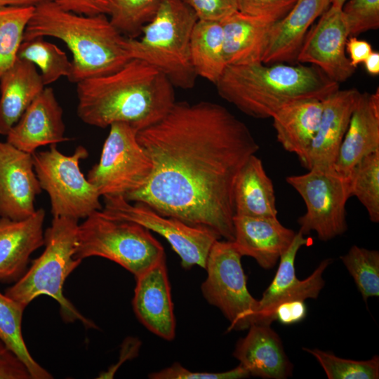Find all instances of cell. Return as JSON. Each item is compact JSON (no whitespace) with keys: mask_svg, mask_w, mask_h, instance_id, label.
<instances>
[{"mask_svg":"<svg viewBox=\"0 0 379 379\" xmlns=\"http://www.w3.org/2000/svg\"><path fill=\"white\" fill-rule=\"evenodd\" d=\"M45 211L29 218H0V282L16 281L25 272L31 254L44 245Z\"/></svg>","mask_w":379,"mask_h":379,"instance_id":"ffe728a7","label":"cell"},{"mask_svg":"<svg viewBox=\"0 0 379 379\" xmlns=\"http://www.w3.org/2000/svg\"><path fill=\"white\" fill-rule=\"evenodd\" d=\"M199 20L220 22L237 11L236 0H183Z\"/></svg>","mask_w":379,"mask_h":379,"instance_id":"f35d334b","label":"cell"},{"mask_svg":"<svg viewBox=\"0 0 379 379\" xmlns=\"http://www.w3.org/2000/svg\"><path fill=\"white\" fill-rule=\"evenodd\" d=\"M241 13L275 22L284 18L297 0H236Z\"/></svg>","mask_w":379,"mask_h":379,"instance_id":"8d00e7d4","label":"cell"},{"mask_svg":"<svg viewBox=\"0 0 379 379\" xmlns=\"http://www.w3.org/2000/svg\"><path fill=\"white\" fill-rule=\"evenodd\" d=\"M247 335L238 340L234 357L250 374L265 379H286L293 364L281 338L270 325L253 324Z\"/></svg>","mask_w":379,"mask_h":379,"instance_id":"44dd1931","label":"cell"},{"mask_svg":"<svg viewBox=\"0 0 379 379\" xmlns=\"http://www.w3.org/2000/svg\"><path fill=\"white\" fill-rule=\"evenodd\" d=\"M234 246L241 256L254 258L264 269L277 264L289 248L295 232L284 227L277 217H249L234 215Z\"/></svg>","mask_w":379,"mask_h":379,"instance_id":"d6986e66","label":"cell"},{"mask_svg":"<svg viewBox=\"0 0 379 379\" xmlns=\"http://www.w3.org/2000/svg\"><path fill=\"white\" fill-rule=\"evenodd\" d=\"M307 307L302 300H293L280 304L274 313V320L284 325H291L305 319Z\"/></svg>","mask_w":379,"mask_h":379,"instance_id":"b9f144b4","label":"cell"},{"mask_svg":"<svg viewBox=\"0 0 379 379\" xmlns=\"http://www.w3.org/2000/svg\"><path fill=\"white\" fill-rule=\"evenodd\" d=\"M350 197L366 208L369 219L379 222V149L366 157L352 168L350 175Z\"/></svg>","mask_w":379,"mask_h":379,"instance_id":"1f68e13d","label":"cell"},{"mask_svg":"<svg viewBox=\"0 0 379 379\" xmlns=\"http://www.w3.org/2000/svg\"><path fill=\"white\" fill-rule=\"evenodd\" d=\"M314 356L323 368L328 379H378L379 357L357 361L338 357L334 354L317 348L302 347Z\"/></svg>","mask_w":379,"mask_h":379,"instance_id":"e575fe53","label":"cell"},{"mask_svg":"<svg viewBox=\"0 0 379 379\" xmlns=\"http://www.w3.org/2000/svg\"><path fill=\"white\" fill-rule=\"evenodd\" d=\"M64 10L85 15H110L112 0H54Z\"/></svg>","mask_w":379,"mask_h":379,"instance_id":"ab89813d","label":"cell"},{"mask_svg":"<svg viewBox=\"0 0 379 379\" xmlns=\"http://www.w3.org/2000/svg\"><path fill=\"white\" fill-rule=\"evenodd\" d=\"M46 1L54 0H0V7L7 6H36Z\"/></svg>","mask_w":379,"mask_h":379,"instance_id":"f6af8a7d","label":"cell"},{"mask_svg":"<svg viewBox=\"0 0 379 379\" xmlns=\"http://www.w3.org/2000/svg\"><path fill=\"white\" fill-rule=\"evenodd\" d=\"M286 181L306 206L305 213L298 219L302 235L314 231L319 240L327 241L347 231L345 206L351 197L349 176L334 168H312L305 174L288 175Z\"/></svg>","mask_w":379,"mask_h":379,"instance_id":"30bf717a","label":"cell"},{"mask_svg":"<svg viewBox=\"0 0 379 379\" xmlns=\"http://www.w3.org/2000/svg\"><path fill=\"white\" fill-rule=\"evenodd\" d=\"M347 0H331V5L342 8Z\"/></svg>","mask_w":379,"mask_h":379,"instance_id":"bcb514c9","label":"cell"},{"mask_svg":"<svg viewBox=\"0 0 379 379\" xmlns=\"http://www.w3.org/2000/svg\"><path fill=\"white\" fill-rule=\"evenodd\" d=\"M137 139L153 170L143 187L124 197L233 241L234 182L260 148L248 126L218 103L175 102Z\"/></svg>","mask_w":379,"mask_h":379,"instance_id":"6da1fadb","label":"cell"},{"mask_svg":"<svg viewBox=\"0 0 379 379\" xmlns=\"http://www.w3.org/2000/svg\"><path fill=\"white\" fill-rule=\"evenodd\" d=\"M160 0H112L109 20L124 36L136 39L154 16Z\"/></svg>","mask_w":379,"mask_h":379,"instance_id":"836d02e7","label":"cell"},{"mask_svg":"<svg viewBox=\"0 0 379 379\" xmlns=\"http://www.w3.org/2000/svg\"><path fill=\"white\" fill-rule=\"evenodd\" d=\"M360 93L356 88L338 89L323 100L321 117L308 152L306 169L334 168Z\"/></svg>","mask_w":379,"mask_h":379,"instance_id":"ac0fdd59","label":"cell"},{"mask_svg":"<svg viewBox=\"0 0 379 379\" xmlns=\"http://www.w3.org/2000/svg\"><path fill=\"white\" fill-rule=\"evenodd\" d=\"M100 160L87 179L100 196H126L143 187L153 170L152 162L138 142V131L130 124L109 126Z\"/></svg>","mask_w":379,"mask_h":379,"instance_id":"8fae6325","label":"cell"},{"mask_svg":"<svg viewBox=\"0 0 379 379\" xmlns=\"http://www.w3.org/2000/svg\"><path fill=\"white\" fill-rule=\"evenodd\" d=\"M99 256L138 277L166 258L162 245L145 227L96 211L79 225L74 258Z\"/></svg>","mask_w":379,"mask_h":379,"instance_id":"52a82bcc","label":"cell"},{"mask_svg":"<svg viewBox=\"0 0 379 379\" xmlns=\"http://www.w3.org/2000/svg\"><path fill=\"white\" fill-rule=\"evenodd\" d=\"M232 241L216 240L207 257V277L201 291L230 321L229 331H241L255 323L258 300L249 293L241 258Z\"/></svg>","mask_w":379,"mask_h":379,"instance_id":"9c48e42d","label":"cell"},{"mask_svg":"<svg viewBox=\"0 0 379 379\" xmlns=\"http://www.w3.org/2000/svg\"><path fill=\"white\" fill-rule=\"evenodd\" d=\"M331 6V0H297L288 13L270 30L262 62L296 60L309 27Z\"/></svg>","mask_w":379,"mask_h":379,"instance_id":"603a6c76","label":"cell"},{"mask_svg":"<svg viewBox=\"0 0 379 379\" xmlns=\"http://www.w3.org/2000/svg\"><path fill=\"white\" fill-rule=\"evenodd\" d=\"M379 149V88L360 93L340 145L334 169L348 177L366 155Z\"/></svg>","mask_w":379,"mask_h":379,"instance_id":"7402d4cb","label":"cell"},{"mask_svg":"<svg viewBox=\"0 0 379 379\" xmlns=\"http://www.w3.org/2000/svg\"><path fill=\"white\" fill-rule=\"evenodd\" d=\"M220 22L227 65L262 62L269 34L274 22L238 11Z\"/></svg>","mask_w":379,"mask_h":379,"instance_id":"d4e9b609","label":"cell"},{"mask_svg":"<svg viewBox=\"0 0 379 379\" xmlns=\"http://www.w3.org/2000/svg\"><path fill=\"white\" fill-rule=\"evenodd\" d=\"M36 66L19 58L0 78V134L6 135L44 89Z\"/></svg>","mask_w":379,"mask_h":379,"instance_id":"484cf974","label":"cell"},{"mask_svg":"<svg viewBox=\"0 0 379 379\" xmlns=\"http://www.w3.org/2000/svg\"><path fill=\"white\" fill-rule=\"evenodd\" d=\"M77 94L79 118L102 128L124 122L139 131L161 120L175 102L169 79L137 58L112 74L78 82Z\"/></svg>","mask_w":379,"mask_h":379,"instance_id":"7a4b0ae2","label":"cell"},{"mask_svg":"<svg viewBox=\"0 0 379 379\" xmlns=\"http://www.w3.org/2000/svg\"><path fill=\"white\" fill-rule=\"evenodd\" d=\"M198 20L183 0H160L154 16L142 29V37H128L131 58L159 69L174 87L193 88L197 75L190 59V39Z\"/></svg>","mask_w":379,"mask_h":379,"instance_id":"5b68a950","label":"cell"},{"mask_svg":"<svg viewBox=\"0 0 379 379\" xmlns=\"http://www.w3.org/2000/svg\"><path fill=\"white\" fill-rule=\"evenodd\" d=\"M350 36L342 8L331 5L307 34L296 60L319 67L338 84L354 73L345 45Z\"/></svg>","mask_w":379,"mask_h":379,"instance_id":"4fadbf2b","label":"cell"},{"mask_svg":"<svg viewBox=\"0 0 379 379\" xmlns=\"http://www.w3.org/2000/svg\"><path fill=\"white\" fill-rule=\"evenodd\" d=\"M135 279L133 307L136 317L149 331L172 340L175 333V319L166 258Z\"/></svg>","mask_w":379,"mask_h":379,"instance_id":"e0dca14e","label":"cell"},{"mask_svg":"<svg viewBox=\"0 0 379 379\" xmlns=\"http://www.w3.org/2000/svg\"><path fill=\"white\" fill-rule=\"evenodd\" d=\"M62 114L54 91L45 87L8 131L6 141L33 154L40 147L69 140L65 136Z\"/></svg>","mask_w":379,"mask_h":379,"instance_id":"2e32d148","label":"cell"},{"mask_svg":"<svg viewBox=\"0 0 379 379\" xmlns=\"http://www.w3.org/2000/svg\"><path fill=\"white\" fill-rule=\"evenodd\" d=\"M88 157L87 149L81 145L66 155L56 144L32 154L34 171L41 190L49 196L53 217L79 220L102 209L100 194L79 167L80 161Z\"/></svg>","mask_w":379,"mask_h":379,"instance_id":"ba28073f","label":"cell"},{"mask_svg":"<svg viewBox=\"0 0 379 379\" xmlns=\"http://www.w3.org/2000/svg\"><path fill=\"white\" fill-rule=\"evenodd\" d=\"M249 376V373L240 364L227 371L207 373L189 371L178 363L149 375L153 379H239Z\"/></svg>","mask_w":379,"mask_h":379,"instance_id":"74e56055","label":"cell"},{"mask_svg":"<svg viewBox=\"0 0 379 379\" xmlns=\"http://www.w3.org/2000/svg\"><path fill=\"white\" fill-rule=\"evenodd\" d=\"M342 11L350 36L379 28V0H347Z\"/></svg>","mask_w":379,"mask_h":379,"instance_id":"d590c367","label":"cell"},{"mask_svg":"<svg viewBox=\"0 0 379 379\" xmlns=\"http://www.w3.org/2000/svg\"><path fill=\"white\" fill-rule=\"evenodd\" d=\"M0 379H32L26 366L1 340Z\"/></svg>","mask_w":379,"mask_h":379,"instance_id":"60d3db41","label":"cell"},{"mask_svg":"<svg viewBox=\"0 0 379 379\" xmlns=\"http://www.w3.org/2000/svg\"><path fill=\"white\" fill-rule=\"evenodd\" d=\"M233 202L234 215L277 217L273 182L255 154L248 158L236 178Z\"/></svg>","mask_w":379,"mask_h":379,"instance_id":"4316f807","label":"cell"},{"mask_svg":"<svg viewBox=\"0 0 379 379\" xmlns=\"http://www.w3.org/2000/svg\"><path fill=\"white\" fill-rule=\"evenodd\" d=\"M27 306L0 292V340L26 366L32 379H51L28 351L22 334V318Z\"/></svg>","mask_w":379,"mask_h":379,"instance_id":"f1b7e54d","label":"cell"},{"mask_svg":"<svg viewBox=\"0 0 379 379\" xmlns=\"http://www.w3.org/2000/svg\"><path fill=\"white\" fill-rule=\"evenodd\" d=\"M215 85L224 100L256 119L272 118L296 101L323 100L339 89V84L314 65L262 62L227 65Z\"/></svg>","mask_w":379,"mask_h":379,"instance_id":"277c9868","label":"cell"},{"mask_svg":"<svg viewBox=\"0 0 379 379\" xmlns=\"http://www.w3.org/2000/svg\"><path fill=\"white\" fill-rule=\"evenodd\" d=\"M366 71L373 76L379 74V53L372 51L364 62Z\"/></svg>","mask_w":379,"mask_h":379,"instance_id":"ee69618b","label":"cell"},{"mask_svg":"<svg viewBox=\"0 0 379 379\" xmlns=\"http://www.w3.org/2000/svg\"><path fill=\"white\" fill-rule=\"evenodd\" d=\"M18 58L37 66L45 86L51 84L62 77L67 79L72 73V61L66 53L54 44L36 37L23 41L19 48Z\"/></svg>","mask_w":379,"mask_h":379,"instance_id":"f546056e","label":"cell"},{"mask_svg":"<svg viewBox=\"0 0 379 379\" xmlns=\"http://www.w3.org/2000/svg\"><path fill=\"white\" fill-rule=\"evenodd\" d=\"M103 201L102 211L107 215L136 222L164 237L179 255L185 269L194 265L205 269L213 244L220 239L209 229L164 216L141 202L132 204L121 195L105 196Z\"/></svg>","mask_w":379,"mask_h":379,"instance_id":"7c38bea8","label":"cell"},{"mask_svg":"<svg viewBox=\"0 0 379 379\" xmlns=\"http://www.w3.org/2000/svg\"><path fill=\"white\" fill-rule=\"evenodd\" d=\"M78 220L65 217H53L44 232L45 249L32 261L31 267L5 291V295L27 306L41 295L55 299L60 313L66 322L81 321L86 328H96L84 317L63 295L67 277L81 260L74 258L77 243Z\"/></svg>","mask_w":379,"mask_h":379,"instance_id":"8992f818","label":"cell"},{"mask_svg":"<svg viewBox=\"0 0 379 379\" xmlns=\"http://www.w3.org/2000/svg\"><path fill=\"white\" fill-rule=\"evenodd\" d=\"M32 154L0 141V218L24 220L34 213L41 192Z\"/></svg>","mask_w":379,"mask_h":379,"instance_id":"9a60e30c","label":"cell"},{"mask_svg":"<svg viewBox=\"0 0 379 379\" xmlns=\"http://www.w3.org/2000/svg\"><path fill=\"white\" fill-rule=\"evenodd\" d=\"M52 36L62 41L72 53L69 81L105 76L132 59L128 37L121 34L106 15H85L64 10L53 1L35 6L23 41Z\"/></svg>","mask_w":379,"mask_h":379,"instance_id":"3957f363","label":"cell"},{"mask_svg":"<svg viewBox=\"0 0 379 379\" xmlns=\"http://www.w3.org/2000/svg\"><path fill=\"white\" fill-rule=\"evenodd\" d=\"M35 6L0 7V78L16 59Z\"/></svg>","mask_w":379,"mask_h":379,"instance_id":"4dcf8cb0","label":"cell"},{"mask_svg":"<svg viewBox=\"0 0 379 379\" xmlns=\"http://www.w3.org/2000/svg\"><path fill=\"white\" fill-rule=\"evenodd\" d=\"M345 50L349 53L351 65L356 67L362 63L373 51L371 45L366 41L358 39L355 36H349Z\"/></svg>","mask_w":379,"mask_h":379,"instance_id":"7bdbcfd3","label":"cell"},{"mask_svg":"<svg viewBox=\"0 0 379 379\" xmlns=\"http://www.w3.org/2000/svg\"><path fill=\"white\" fill-rule=\"evenodd\" d=\"M190 59L196 74L213 83L227 65L220 22L198 20L190 39Z\"/></svg>","mask_w":379,"mask_h":379,"instance_id":"83f0119b","label":"cell"},{"mask_svg":"<svg viewBox=\"0 0 379 379\" xmlns=\"http://www.w3.org/2000/svg\"><path fill=\"white\" fill-rule=\"evenodd\" d=\"M312 239L305 238L299 231L289 246L280 257L276 275L268 288L258 300L255 324L270 325L274 320L276 308L281 303L293 300L316 299L325 284L323 272L331 263V258L322 260L307 278L296 277L295 260L299 249L312 244Z\"/></svg>","mask_w":379,"mask_h":379,"instance_id":"5bb4252c","label":"cell"},{"mask_svg":"<svg viewBox=\"0 0 379 379\" xmlns=\"http://www.w3.org/2000/svg\"><path fill=\"white\" fill-rule=\"evenodd\" d=\"M322 110L323 100L308 99L285 105L272 117L277 141L286 151L295 154L305 168Z\"/></svg>","mask_w":379,"mask_h":379,"instance_id":"cb8c5ba5","label":"cell"},{"mask_svg":"<svg viewBox=\"0 0 379 379\" xmlns=\"http://www.w3.org/2000/svg\"><path fill=\"white\" fill-rule=\"evenodd\" d=\"M340 259L364 301L379 296V252L352 246Z\"/></svg>","mask_w":379,"mask_h":379,"instance_id":"d6a6232c","label":"cell"}]
</instances>
